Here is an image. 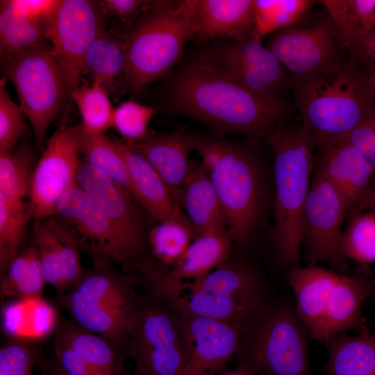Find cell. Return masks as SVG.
Returning a JSON list of instances; mask_svg holds the SVG:
<instances>
[{"mask_svg": "<svg viewBox=\"0 0 375 375\" xmlns=\"http://www.w3.org/2000/svg\"><path fill=\"white\" fill-rule=\"evenodd\" d=\"M115 140L126 164L132 197L147 215L157 222L188 218L179 202L151 164L126 142Z\"/></svg>", "mask_w": 375, "mask_h": 375, "instance_id": "22", "label": "cell"}, {"mask_svg": "<svg viewBox=\"0 0 375 375\" xmlns=\"http://www.w3.org/2000/svg\"><path fill=\"white\" fill-rule=\"evenodd\" d=\"M53 215L73 234L81 251L91 258L92 266L119 265L124 272L135 268L110 220L77 183L58 201Z\"/></svg>", "mask_w": 375, "mask_h": 375, "instance_id": "13", "label": "cell"}, {"mask_svg": "<svg viewBox=\"0 0 375 375\" xmlns=\"http://www.w3.org/2000/svg\"><path fill=\"white\" fill-rule=\"evenodd\" d=\"M349 54L354 58L369 76L375 74V30L359 42Z\"/></svg>", "mask_w": 375, "mask_h": 375, "instance_id": "49", "label": "cell"}, {"mask_svg": "<svg viewBox=\"0 0 375 375\" xmlns=\"http://www.w3.org/2000/svg\"><path fill=\"white\" fill-rule=\"evenodd\" d=\"M38 160L30 142L22 140L10 153L0 152V197L25 201Z\"/></svg>", "mask_w": 375, "mask_h": 375, "instance_id": "37", "label": "cell"}, {"mask_svg": "<svg viewBox=\"0 0 375 375\" xmlns=\"http://www.w3.org/2000/svg\"><path fill=\"white\" fill-rule=\"evenodd\" d=\"M100 1L60 0L45 29L62 68L69 98L81 84L83 60L93 41L106 30Z\"/></svg>", "mask_w": 375, "mask_h": 375, "instance_id": "12", "label": "cell"}, {"mask_svg": "<svg viewBox=\"0 0 375 375\" xmlns=\"http://www.w3.org/2000/svg\"><path fill=\"white\" fill-rule=\"evenodd\" d=\"M108 94L104 88L95 83L80 85L72 92L69 98L78 107L82 119L79 124L84 133H105L112 127L115 108Z\"/></svg>", "mask_w": 375, "mask_h": 375, "instance_id": "39", "label": "cell"}, {"mask_svg": "<svg viewBox=\"0 0 375 375\" xmlns=\"http://www.w3.org/2000/svg\"><path fill=\"white\" fill-rule=\"evenodd\" d=\"M315 2L309 0H253L256 33L262 39L295 25Z\"/></svg>", "mask_w": 375, "mask_h": 375, "instance_id": "41", "label": "cell"}, {"mask_svg": "<svg viewBox=\"0 0 375 375\" xmlns=\"http://www.w3.org/2000/svg\"><path fill=\"white\" fill-rule=\"evenodd\" d=\"M371 375H375V374H371Z\"/></svg>", "mask_w": 375, "mask_h": 375, "instance_id": "54", "label": "cell"}, {"mask_svg": "<svg viewBox=\"0 0 375 375\" xmlns=\"http://www.w3.org/2000/svg\"><path fill=\"white\" fill-rule=\"evenodd\" d=\"M308 336L295 308L262 303L243 324L238 367L256 375H312Z\"/></svg>", "mask_w": 375, "mask_h": 375, "instance_id": "6", "label": "cell"}, {"mask_svg": "<svg viewBox=\"0 0 375 375\" xmlns=\"http://www.w3.org/2000/svg\"><path fill=\"white\" fill-rule=\"evenodd\" d=\"M53 358L46 375H90L81 356L68 344L55 338Z\"/></svg>", "mask_w": 375, "mask_h": 375, "instance_id": "48", "label": "cell"}, {"mask_svg": "<svg viewBox=\"0 0 375 375\" xmlns=\"http://www.w3.org/2000/svg\"><path fill=\"white\" fill-rule=\"evenodd\" d=\"M217 375H256V374H253L252 372H251L250 371L246 369L238 367L237 368L233 370L222 372Z\"/></svg>", "mask_w": 375, "mask_h": 375, "instance_id": "51", "label": "cell"}, {"mask_svg": "<svg viewBox=\"0 0 375 375\" xmlns=\"http://www.w3.org/2000/svg\"><path fill=\"white\" fill-rule=\"evenodd\" d=\"M265 138L274 156L272 244L278 260L291 270L299 267L303 213L317 147L301 122L288 126L281 125Z\"/></svg>", "mask_w": 375, "mask_h": 375, "instance_id": "3", "label": "cell"}, {"mask_svg": "<svg viewBox=\"0 0 375 375\" xmlns=\"http://www.w3.org/2000/svg\"><path fill=\"white\" fill-rule=\"evenodd\" d=\"M99 1L107 17H112L117 19L119 24H122L120 28L115 32L124 36L144 17L162 6L166 1L105 0Z\"/></svg>", "mask_w": 375, "mask_h": 375, "instance_id": "45", "label": "cell"}, {"mask_svg": "<svg viewBox=\"0 0 375 375\" xmlns=\"http://www.w3.org/2000/svg\"><path fill=\"white\" fill-rule=\"evenodd\" d=\"M194 142V135L180 128L126 143L151 164L178 201L180 192L194 167L190 160Z\"/></svg>", "mask_w": 375, "mask_h": 375, "instance_id": "21", "label": "cell"}, {"mask_svg": "<svg viewBox=\"0 0 375 375\" xmlns=\"http://www.w3.org/2000/svg\"><path fill=\"white\" fill-rule=\"evenodd\" d=\"M194 151L210 174L233 242H244L257 228L264 206L260 160L249 146L215 137L194 135Z\"/></svg>", "mask_w": 375, "mask_h": 375, "instance_id": "4", "label": "cell"}, {"mask_svg": "<svg viewBox=\"0 0 375 375\" xmlns=\"http://www.w3.org/2000/svg\"><path fill=\"white\" fill-rule=\"evenodd\" d=\"M372 289L366 277L338 274L314 340L325 344L349 330L360 331L365 326L362 305Z\"/></svg>", "mask_w": 375, "mask_h": 375, "instance_id": "23", "label": "cell"}, {"mask_svg": "<svg viewBox=\"0 0 375 375\" xmlns=\"http://www.w3.org/2000/svg\"><path fill=\"white\" fill-rule=\"evenodd\" d=\"M166 299L181 315L202 317L242 326L250 314L264 303L203 290H188L187 295H174Z\"/></svg>", "mask_w": 375, "mask_h": 375, "instance_id": "30", "label": "cell"}, {"mask_svg": "<svg viewBox=\"0 0 375 375\" xmlns=\"http://www.w3.org/2000/svg\"><path fill=\"white\" fill-rule=\"evenodd\" d=\"M80 126L60 125L47 140L33 170L28 204L35 220L53 215L60 198L76 184Z\"/></svg>", "mask_w": 375, "mask_h": 375, "instance_id": "14", "label": "cell"}, {"mask_svg": "<svg viewBox=\"0 0 375 375\" xmlns=\"http://www.w3.org/2000/svg\"><path fill=\"white\" fill-rule=\"evenodd\" d=\"M76 183L94 199L110 220L134 267L142 269L150 262L146 257L150 229L146 220L147 213L124 190L83 160L78 169Z\"/></svg>", "mask_w": 375, "mask_h": 375, "instance_id": "15", "label": "cell"}, {"mask_svg": "<svg viewBox=\"0 0 375 375\" xmlns=\"http://www.w3.org/2000/svg\"><path fill=\"white\" fill-rule=\"evenodd\" d=\"M161 104L172 113L196 120L219 133L253 139L281 126L285 98L254 94L215 67L204 53L189 59L163 88Z\"/></svg>", "mask_w": 375, "mask_h": 375, "instance_id": "1", "label": "cell"}, {"mask_svg": "<svg viewBox=\"0 0 375 375\" xmlns=\"http://www.w3.org/2000/svg\"><path fill=\"white\" fill-rule=\"evenodd\" d=\"M374 83L375 84V74L372 76H369Z\"/></svg>", "mask_w": 375, "mask_h": 375, "instance_id": "53", "label": "cell"}, {"mask_svg": "<svg viewBox=\"0 0 375 375\" xmlns=\"http://www.w3.org/2000/svg\"><path fill=\"white\" fill-rule=\"evenodd\" d=\"M1 64L29 122L35 148L42 151L48 128L69 97L65 76L56 52L47 40Z\"/></svg>", "mask_w": 375, "mask_h": 375, "instance_id": "8", "label": "cell"}, {"mask_svg": "<svg viewBox=\"0 0 375 375\" xmlns=\"http://www.w3.org/2000/svg\"><path fill=\"white\" fill-rule=\"evenodd\" d=\"M301 122L317 149L341 138L375 108V84L349 54L307 77L291 81Z\"/></svg>", "mask_w": 375, "mask_h": 375, "instance_id": "2", "label": "cell"}, {"mask_svg": "<svg viewBox=\"0 0 375 375\" xmlns=\"http://www.w3.org/2000/svg\"><path fill=\"white\" fill-rule=\"evenodd\" d=\"M313 170L338 191L349 214L356 208L374 177L364 156L340 138L317 149Z\"/></svg>", "mask_w": 375, "mask_h": 375, "instance_id": "19", "label": "cell"}, {"mask_svg": "<svg viewBox=\"0 0 375 375\" xmlns=\"http://www.w3.org/2000/svg\"><path fill=\"white\" fill-rule=\"evenodd\" d=\"M219 72L244 88L267 98H284L290 77L256 32L239 39L217 40L203 52Z\"/></svg>", "mask_w": 375, "mask_h": 375, "instance_id": "11", "label": "cell"}, {"mask_svg": "<svg viewBox=\"0 0 375 375\" xmlns=\"http://www.w3.org/2000/svg\"><path fill=\"white\" fill-rule=\"evenodd\" d=\"M47 284L39 253L34 244L21 251L1 274L3 297H42Z\"/></svg>", "mask_w": 375, "mask_h": 375, "instance_id": "34", "label": "cell"}, {"mask_svg": "<svg viewBox=\"0 0 375 375\" xmlns=\"http://www.w3.org/2000/svg\"><path fill=\"white\" fill-rule=\"evenodd\" d=\"M33 242L47 284L62 296L78 281L84 270L77 241L67 227L51 215L35 221Z\"/></svg>", "mask_w": 375, "mask_h": 375, "instance_id": "18", "label": "cell"}, {"mask_svg": "<svg viewBox=\"0 0 375 375\" xmlns=\"http://www.w3.org/2000/svg\"><path fill=\"white\" fill-rule=\"evenodd\" d=\"M6 81L3 78L0 81V152L10 153L25 134L26 117L19 105L12 101Z\"/></svg>", "mask_w": 375, "mask_h": 375, "instance_id": "44", "label": "cell"}, {"mask_svg": "<svg viewBox=\"0 0 375 375\" xmlns=\"http://www.w3.org/2000/svg\"><path fill=\"white\" fill-rule=\"evenodd\" d=\"M181 317L189 349L182 375H217L238 356L243 326L202 317Z\"/></svg>", "mask_w": 375, "mask_h": 375, "instance_id": "17", "label": "cell"}, {"mask_svg": "<svg viewBox=\"0 0 375 375\" xmlns=\"http://www.w3.org/2000/svg\"><path fill=\"white\" fill-rule=\"evenodd\" d=\"M339 138L351 144L364 156L373 168L375 177V108L348 133Z\"/></svg>", "mask_w": 375, "mask_h": 375, "instance_id": "47", "label": "cell"}, {"mask_svg": "<svg viewBox=\"0 0 375 375\" xmlns=\"http://www.w3.org/2000/svg\"><path fill=\"white\" fill-rule=\"evenodd\" d=\"M372 209L375 210V177L355 210H369Z\"/></svg>", "mask_w": 375, "mask_h": 375, "instance_id": "50", "label": "cell"}, {"mask_svg": "<svg viewBox=\"0 0 375 375\" xmlns=\"http://www.w3.org/2000/svg\"><path fill=\"white\" fill-rule=\"evenodd\" d=\"M158 108L130 99L115 108L112 127L129 143L149 136V125Z\"/></svg>", "mask_w": 375, "mask_h": 375, "instance_id": "43", "label": "cell"}, {"mask_svg": "<svg viewBox=\"0 0 375 375\" xmlns=\"http://www.w3.org/2000/svg\"><path fill=\"white\" fill-rule=\"evenodd\" d=\"M31 218L28 201H8L0 197V274L20 252L26 226Z\"/></svg>", "mask_w": 375, "mask_h": 375, "instance_id": "40", "label": "cell"}, {"mask_svg": "<svg viewBox=\"0 0 375 375\" xmlns=\"http://www.w3.org/2000/svg\"><path fill=\"white\" fill-rule=\"evenodd\" d=\"M356 335H338L325 343L330 375L375 374V335L364 326Z\"/></svg>", "mask_w": 375, "mask_h": 375, "instance_id": "31", "label": "cell"}, {"mask_svg": "<svg viewBox=\"0 0 375 375\" xmlns=\"http://www.w3.org/2000/svg\"><path fill=\"white\" fill-rule=\"evenodd\" d=\"M1 323L10 338L28 342L47 338L59 325L56 310L42 297L8 302L2 308Z\"/></svg>", "mask_w": 375, "mask_h": 375, "instance_id": "29", "label": "cell"}, {"mask_svg": "<svg viewBox=\"0 0 375 375\" xmlns=\"http://www.w3.org/2000/svg\"><path fill=\"white\" fill-rule=\"evenodd\" d=\"M126 65L124 36L106 29L87 51L83 72L90 77L92 83L101 85L108 94L119 97L125 93Z\"/></svg>", "mask_w": 375, "mask_h": 375, "instance_id": "28", "label": "cell"}, {"mask_svg": "<svg viewBox=\"0 0 375 375\" xmlns=\"http://www.w3.org/2000/svg\"><path fill=\"white\" fill-rule=\"evenodd\" d=\"M196 0L166 1L124 35L125 93L138 94L164 76L195 37Z\"/></svg>", "mask_w": 375, "mask_h": 375, "instance_id": "5", "label": "cell"}, {"mask_svg": "<svg viewBox=\"0 0 375 375\" xmlns=\"http://www.w3.org/2000/svg\"><path fill=\"white\" fill-rule=\"evenodd\" d=\"M80 131L83 161L104 174L132 197L126 164L115 140L105 133L85 134L81 126Z\"/></svg>", "mask_w": 375, "mask_h": 375, "instance_id": "36", "label": "cell"}, {"mask_svg": "<svg viewBox=\"0 0 375 375\" xmlns=\"http://www.w3.org/2000/svg\"><path fill=\"white\" fill-rule=\"evenodd\" d=\"M349 212L333 186L313 170L301 226V250L308 265L324 263L347 274L342 224Z\"/></svg>", "mask_w": 375, "mask_h": 375, "instance_id": "10", "label": "cell"}, {"mask_svg": "<svg viewBox=\"0 0 375 375\" xmlns=\"http://www.w3.org/2000/svg\"><path fill=\"white\" fill-rule=\"evenodd\" d=\"M135 362L131 375H182L189 349L182 317L165 298H141L126 344Z\"/></svg>", "mask_w": 375, "mask_h": 375, "instance_id": "9", "label": "cell"}, {"mask_svg": "<svg viewBox=\"0 0 375 375\" xmlns=\"http://www.w3.org/2000/svg\"><path fill=\"white\" fill-rule=\"evenodd\" d=\"M56 338L71 347L83 360L90 375H131L124 362L126 347L115 344L72 322L58 325Z\"/></svg>", "mask_w": 375, "mask_h": 375, "instance_id": "26", "label": "cell"}, {"mask_svg": "<svg viewBox=\"0 0 375 375\" xmlns=\"http://www.w3.org/2000/svg\"><path fill=\"white\" fill-rule=\"evenodd\" d=\"M46 41L42 22L24 11L16 0L1 1V62L10 60Z\"/></svg>", "mask_w": 375, "mask_h": 375, "instance_id": "32", "label": "cell"}, {"mask_svg": "<svg viewBox=\"0 0 375 375\" xmlns=\"http://www.w3.org/2000/svg\"><path fill=\"white\" fill-rule=\"evenodd\" d=\"M338 273L317 265L291 269L288 282L296 297V310L309 330L317 335Z\"/></svg>", "mask_w": 375, "mask_h": 375, "instance_id": "27", "label": "cell"}, {"mask_svg": "<svg viewBox=\"0 0 375 375\" xmlns=\"http://www.w3.org/2000/svg\"><path fill=\"white\" fill-rule=\"evenodd\" d=\"M203 290L221 292L236 297L263 301L259 277L249 266L240 263H226L206 275L167 287L163 293L176 290Z\"/></svg>", "mask_w": 375, "mask_h": 375, "instance_id": "33", "label": "cell"}, {"mask_svg": "<svg viewBox=\"0 0 375 375\" xmlns=\"http://www.w3.org/2000/svg\"><path fill=\"white\" fill-rule=\"evenodd\" d=\"M135 283L114 266H92L59 298L74 324L126 347L141 301Z\"/></svg>", "mask_w": 375, "mask_h": 375, "instance_id": "7", "label": "cell"}, {"mask_svg": "<svg viewBox=\"0 0 375 375\" xmlns=\"http://www.w3.org/2000/svg\"><path fill=\"white\" fill-rule=\"evenodd\" d=\"M31 375H32V374H31Z\"/></svg>", "mask_w": 375, "mask_h": 375, "instance_id": "55", "label": "cell"}, {"mask_svg": "<svg viewBox=\"0 0 375 375\" xmlns=\"http://www.w3.org/2000/svg\"><path fill=\"white\" fill-rule=\"evenodd\" d=\"M194 28L203 42L248 36L256 32L253 0H196Z\"/></svg>", "mask_w": 375, "mask_h": 375, "instance_id": "24", "label": "cell"}, {"mask_svg": "<svg viewBox=\"0 0 375 375\" xmlns=\"http://www.w3.org/2000/svg\"><path fill=\"white\" fill-rule=\"evenodd\" d=\"M232 242L228 231L199 235L169 272L155 265L144 272L146 283L151 287H167L201 278L228 262Z\"/></svg>", "mask_w": 375, "mask_h": 375, "instance_id": "20", "label": "cell"}, {"mask_svg": "<svg viewBox=\"0 0 375 375\" xmlns=\"http://www.w3.org/2000/svg\"><path fill=\"white\" fill-rule=\"evenodd\" d=\"M344 231L342 251L347 259L375 262V210H353Z\"/></svg>", "mask_w": 375, "mask_h": 375, "instance_id": "42", "label": "cell"}, {"mask_svg": "<svg viewBox=\"0 0 375 375\" xmlns=\"http://www.w3.org/2000/svg\"><path fill=\"white\" fill-rule=\"evenodd\" d=\"M348 53L373 30L375 0H322Z\"/></svg>", "mask_w": 375, "mask_h": 375, "instance_id": "35", "label": "cell"}, {"mask_svg": "<svg viewBox=\"0 0 375 375\" xmlns=\"http://www.w3.org/2000/svg\"><path fill=\"white\" fill-rule=\"evenodd\" d=\"M267 47L289 72L291 81L307 77L349 55L328 15L309 27L293 25L274 33Z\"/></svg>", "mask_w": 375, "mask_h": 375, "instance_id": "16", "label": "cell"}, {"mask_svg": "<svg viewBox=\"0 0 375 375\" xmlns=\"http://www.w3.org/2000/svg\"><path fill=\"white\" fill-rule=\"evenodd\" d=\"M373 27H374V30H375V12L373 17Z\"/></svg>", "mask_w": 375, "mask_h": 375, "instance_id": "52", "label": "cell"}, {"mask_svg": "<svg viewBox=\"0 0 375 375\" xmlns=\"http://www.w3.org/2000/svg\"><path fill=\"white\" fill-rule=\"evenodd\" d=\"M178 202L197 237L212 231H228V222L207 169L200 162L185 182Z\"/></svg>", "mask_w": 375, "mask_h": 375, "instance_id": "25", "label": "cell"}, {"mask_svg": "<svg viewBox=\"0 0 375 375\" xmlns=\"http://www.w3.org/2000/svg\"><path fill=\"white\" fill-rule=\"evenodd\" d=\"M32 342L10 338L0 349V375H31L38 361Z\"/></svg>", "mask_w": 375, "mask_h": 375, "instance_id": "46", "label": "cell"}, {"mask_svg": "<svg viewBox=\"0 0 375 375\" xmlns=\"http://www.w3.org/2000/svg\"><path fill=\"white\" fill-rule=\"evenodd\" d=\"M195 238L196 233L188 218L170 219L150 228L147 242L158 261L172 267Z\"/></svg>", "mask_w": 375, "mask_h": 375, "instance_id": "38", "label": "cell"}]
</instances>
